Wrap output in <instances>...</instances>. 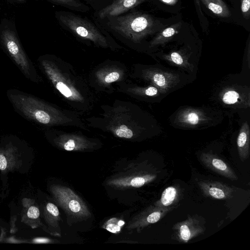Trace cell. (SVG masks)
<instances>
[{"label": "cell", "instance_id": "83f0119b", "mask_svg": "<svg viewBox=\"0 0 250 250\" xmlns=\"http://www.w3.org/2000/svg\"><path fill=\"white\" fill-rule=\"evenodd\" d=\"M7 166V161L4 155H0V169L4 170Z\"/></svg>", "mask_w": 250, "mask_h": 250}, {"label": "cell", "instance_id": "9a60e30c", "mask_svg": "<svg viewBox=\"0 0 250 250\" xmlns=\"http://www.w3.org/2000/svg\"><path fill=\"white\" fill-rule=\"evenodd\" d=\"M182 25L181 22H177L164 29L160 31L159 34L154 39V42H159L165 41L172 37L174 34L179 32Z\"/></svg>", "mask_w": 250, "mask_h": 250}, {"label": "cell", "instance_id": "1f68e13d", "mask_svg": "<svg viewBox=\"0 0 250 250\" xmlns=\"http://www.w3.org/2000/svg\"><path fill=\"white\" fill-rule=\"evenodd\" d=\"M163 2L172 4V3H174L176 2V0H162Z\"/></svg>", "mask_w": 250, "mask_h": 250}, {"label": "cell", "instance_id": "30bf717a", "mask_svg": "<svg viewBox=\"0 0 250 250\" xmlns=\"http://www.w3.org/2000/svg\"><path fill=\"white\" fill-rule=\"evenodd\" d=\"M171 209V208H160L156 207L147 211L140 219H138L137 224L144 227L150 224L158 222L165 214Z\"/></svg>", "mask_w": 250, "mask_h": 250}, {"label": "cell", "instance_id": "8fae6325", "mask_svg": "<svg viewBox=\"0 0 250 250\" xmlns=\"http://www.w3.org/2000/svg\"><path fill=\"white\" fill-rule=\"evenodd\" d=\"M56 5L64 7L69 11L87 13L91 8L81 0H45Z\"/></svg>", "mask_w": 250, "mask_h": 250}, {"label": "cell", "instance_id": "484cf974", "mask_svg": "<svg viewBox=\"0 0 250 250\" xmlns=\"http://www.w3.org/2000/svg\"><path fill=\"white\" fill-rule=\"evenodd\" d=\"M119 78V74L113 72L108 74L105 78L104 80L106 83H109L117 81Z\"/></svg>", "mask_w": 250, "mask_h": 250}, {"label": "cell", "instance_id": "4dcf8cb0", "mask_svg": "<svg viewBox=\"0 0 250 250\" xmlns=\"http://www.w3.org/2000/svg\"><path fill=\"white\" fill-rule=\"evenodd\" d=\"M34 241L36 243H47L49 240L46 238H37L35 239Z\"/></svg>", "mask_w": 250, "mask_h": 250}, {"label": "cell", "instance_id": "52a82bcc", "mask_svg": "<svg viewBox=\"0 0 250 250\" xmlns=\"http://www.w3.org/2000/svg\"><path fill=\"white\" fill-rule=\"evenodd\" d=\"M198 185L207 197L218 200L231 198L234 189L221 182L212 181H200Z\"/></svg>", "mask_w": 250, "mask_h": 250}, {"label": "cell", "instance_id": "ac0fdd59", "mask_svg": "<svg viewBox=\"0 0 250 250\" xmlns=\"http://www.w3.org/2000/svg\"><path fill=\"white\" fill-rule=\"evenodd\" d=\"M239 94L234 91H229L225 93L223 97V102L227 104H233L237 102Z\"/></svg>", "mask_w": 250, "mask_h": 250}, {"label": "cell", "instance_id": "603a6c76", "mask_svg": "<svg viewBox=\"0 0 250 250\" xmlns=\"http://www.w3.org/2000/svg\"><path fill=\"white\" fill-rule=\"evenodd\" d=\"M186 120L192 125L197 124L199 121V117L194 112H190L187 115Z\"/></svg>", "mask_w": 250, "mask_h": 250}, {"label": "cell", "instance_id": "d6986e66", "mask_svg": "<svg viewBox=\"0 0 250 250\" xmlns=\"http://www.w3.org/2000/svg\"><path fill=\"white\" fill-rule=\"evenodd\" d=\"M241 9L243 17L249 19L250 16V0H241Z\"/></svg>", "mask_w": 250, "mask_h": 250}, {"label": "cell", "instance_id": "6da1fadb", "mask_svg": "<svg viewBox=\"0 0 250 250\" xmlns=\"http://www.w3.org/2000/svg\"><path fill=\"white\" fill-rule=\"evenodd\" d=\"M93 19L111 36L127 42H139L163 28L151 15L136 8L117 16Z\"/></svg>", "mask_w": 250, "mask_h": 250}, {"label": "cell", "instance_id": "2e32d148", "mask_svg": "<svg viewBox=\"0 0 250 250\" xmlns=\"http://www.w3.org/2000/svg\"><path fill=\"white\" fill-rule=\"evenodd\" d=\"M125 222L116 218H111L104 225L103 228L113 233H118L120 232Z\"/></svg>", "mask_w": 250, "mask_h": 250}, {"label": "cell", "instance_id": "5b68a950", "mask_svg": "<svg viewBox=\"0 0 250 250\" xmlns=\"http://www.w3.org/2000/svg\"><path fill=\"white\" fill-rule=\"evenodd\" d=\"M146 0H112L102 9L94 12L92 18L96 20L117 16L136 8Z\"/></svg>", "mask_w": 250, "mask_h": 250}, {"label": "cell", "instance_id": "3957f363", "mask_svg": "<svg viewBox=\"0 0 250 250\" xmlns=\"http://www.w3.org/2000/svg\"><path fill=\"white\" fill-rule=\"evenodd\" d=\"M55 17L65 31L80 39L87 40L100 44H106L111 40L110 34L94 19L71 11H56Z\"/></svg>", "mask_w": 250, "mask_h": 250}, {"label": "cell", "instance_id": "ba28073f", "mask_svg": "<svg viewBox=\"0 0 250 250\" xmlns=\"http://www.w3.org/2000/svg\"><path fill=\"white\" fill-rule=\"evenodd\" d=\"M203 164L207 168L231 180H237L235 172L224 160L210 153H203L200 157Z\"/></svg>", "mask_w": 250, "mask_h": 250}, {"label": "cell", "instance_id": "4fadbf2b", "mask_svg": "<svg viewBox=\"0 0 250 250\" xmlns=\"http://www.w3.org/2000/svg\"><path fill=\"white\" fill-rule=\"evenodd\" d=\"M204 5L215 15L222 18L231 15L226 4L223 0H200Z\"/></svg>", "mask_w": 250, "mask_h": 250}, {"label": "cell", "instance_id": "cb8c5ba5", "mask_svg": "<svg viewBox=\"0 0 250 250\" xmlns=\"http://www.w3.org/2000/svg\"><path fill=\"white\" fill-rule=\"evenodd\" d=\"M27 216L29 218L36 219L40 215V211L36 207H31L27 211Z\"/></svg>", "mask_w": 250, "mask_h": 250}, {"label": "cell", "instance_id": "7c38bea8", "mask_svg": "<svg viewBox=\"0 0 250 250\" xmlns=\"http://www.w3.org/2000/svg\"><path fill=\"white\" fill-rule=\"evenodd\" d=\"M179 191L175 186H169L163 192L160 199L156 203L160 208H167L173 205L178 200Z\"/></svg>", "mask_w": 250, "mask_h": 250}, {"label": "cell", "instance_id": "f1b7e54d", "mask_svg": "<svg viewBox=\"0 0 250 250\" xmlns=\"http://www.w3.org/2000/svg\"><path fill=\"white\" fill-rule=\"evenodd\" d=\"M145 93L147 95L152 96L157 94L158 90L154 87H150L146 90Z\"/></svg>", "mask_w": 250, "mask_h": 250}, {"label": "cell", "instance_id": "7402d4cb", "mask_svg": "<svg viewBox=\"0 0 250 250\" xmlns=\"http://www.w3.org/2000/svg\"><path fill=\"white\" fill-rule=\"evenodd\" d=\"M116 134L119 137H123L127 139L131 138L133 136L132 131L128 128L125 129L119 128L116 130Z\"/></svg>", "mask_w": 250, "mask_h": 250}, {"label": "cell", "instance_id": "9c48e42d", "mask_svg": "<svg viewBox=\"0 0 250 250\" xmlns=\"http://www.w3.org/2000/svg\"><path fill=\"white\" fill-rule=\"evenodd\" d=\"M156 176L145 174L115 179L109 181L107 184L116 187L139 188L153 181Z\"/></svg>", "mask_w": 250, "mask_h": 250}, {"label": "cell", "instance_id": "e0dca14e", "mask_svg": "<svg viewBox=\"0 0 250 250\" xmlns=\"http://www.w3.org/2000/svg\"><path fill=\"white\" fill-rule=\"evenodd\" d=\"M94 12L98 11L109 5L112 0H82ZM82 1V0H81Z\"/></svg>", "mask_w": 250, "mask_h": 250}, {"label": "cell", "instance_id": "d6a6232c", "mask_svg": "<svg viewBox=\"0 0 250 250\" xmlns=\"http://www.w3.org/2000/svg\"><path fill=\"white\" fill-rule=\"evenodd\" d=\"M12 0L14 2H18V3H23L26 1V0Z\"/></svg>", "mask_w": 250, "mask_h": 250}, {"label": "cell", "instance_id": "f546056e", "mask_svg": "<svg viewBox=\"0 0 250 250\" xmlns=\"http://www.w3.org/2000/svg\"><path fill=\"white\" fill-rule=\"evenodd\" d=\"M195 4L196 5V8L197 9V12L199 16H201L202 17H204V15L202 13L201 6L200 4V0H194Z\"/></svg>", "mask_w": 250, "mask_h": 250}, {"label": "cell", "instance_id": "44dd1931", "mask_svg": "<svg viewBox=\"0 0 250 250\" xmlns=\"http://www.w3.org/2000/svg\"><path fill=\"white\" fill-rule=\"evenodd\" d=\"M153 80L155 83L159 87H164L166 84L165 78L162 74H155L153 76Z\"/></svg>", "mask_w": 250, "mask_h": 250}, {"label": "cell", "instance_id": "ffe728a7", "mask_svg": "<svg viewBox=\"0 0 250 250\" xmlns=\"http://www.w3.org/2000/svg\"><path fill=\"white\" fill-rule=\"evenodd\" d=\"M56 86L57 89L65 97H69L72 95L70 89L62 82H58Z\"/></svg>", "mask_w": 250, "mask_h": 250}, {"label": "cell", "instance_id": "277c9868", "mask_svg": "<svg viewBox=\"0 0 250 250\" xmlns=\"http://www.w3.org/2000/svg\"><path fill=\"white\" fill-rule=\"evenodd\" d=\"M54 192L60 205L69 215L76 218L91 215L85 203L70 188L57 186L54 188Z\"/></svg>", "mask_w": 250, "mask_h": 250}, {"label": "cell", "instance_id": "d4e9b609", "mask_svg": "<svg viewBox=\"0 0 250 250\" xmlns=\"http://www.w3.org/2000/svg\"><path fill=\"white\" fill-rule=\"evenodd\" d=\"M77 146L73 139H69L63 145V148L67 151H72L76 149Z\"/></svg>", "mask_w": 250, "mask_h": 250}, {"label": "cell", "instance_id": "5bb4252c", "mask_svg": "<svg viewBox=\"0 0 250 250\" xmlns=\"http://www.w3.org/2000/svg\"><path fill=\"white\" fill-rule=\"evenodd\" d=\"M238 153L242 161L246 160L249 156L248 136L245 131H241L237 139Z\"/></svg>", "mask_w": 250, "mask_h": 250}, {"label": "cell", "instance_id": "4316f807", "mask_svg": "<svg viewBox=\"0 0 250 250\" xmlns=\"http://www.w3.org/2000/svg\"><path fill=\"white\" fill-rule=\"evenodd\" d=\"M172 61L177 64H181L183 62V59L181 56L177 52H172L171 54Z\"/></svg>", "mask_w": 250, "mask_h": 250}, {"label": "cell", "instance_id": "8992f818", "mask_svg": "<svg viewBox=\"0 0 250 250\" xmlns=\"http://www.w3.org/2000/svg\"><path fill=\"white\" fill-rule=\"evenodd\" d=\"M173 229L177 239L183 243L188 242L190 240L203 233L205 231L198 220L191 217L176 224Z\"/></svg>", "mask_w": 250, "mask_h": 250}, {"label": "cell", "instance_id": "836d02e7", "mask_svg": "<svg viewBox=\"0 0 250 250\" xmlns=\"http://www.w3.org/2000/svg\"><path fill=\"white\" fill-rule=\"evenodd\" d=\"M119 128L122 129H126L127 128V126L125 125H122L120 126Z\"/></svg>", "mask_w": 250, "mask_h": 250}, {"label": "cell", "instance_id": "7a4b0ae2", "mask_svg": "<svg viewBox=\"0 0 250 250\" xmlns=\"http://www.w3.org/2000/svg\"><path fill=\"white\" fill-rule=\"evenodd\" d=\"M0 46L27 80L33 83L40 81L34 64L23 48L14 25L6 19L0 24Z\"/></svg>", "mask_w": 250, "mask_h": 250}]
</instances>
